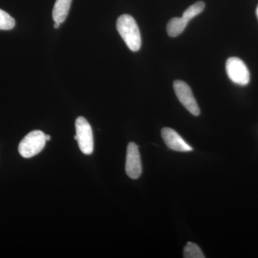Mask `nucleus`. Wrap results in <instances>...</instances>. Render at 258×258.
Masks as SVG:
<instances>
[{"label": "nucleus", "instance_id": "obj_1", "mask_svg": "<svg viewBox=\"0 0 258 258\" xmlns=\"http://www.w3.org/2000/svg\"><path fill=\"white\" fill-rule=\"evenodd\" d=\"M116 28L127 46L137 52L142 46V37L137 22L129 15H122L116 22Z\"/></svg>", "mask_w": 258, "mask_h": 258}, {"label": "nucleus", "instance_id": "obj_2", "mask_svg": "<svg viewBox=\"0 0 258 258\" xmlns=\"http://www.w3.org/2000/svg\"><path fill=\"white\" fill-rule=\"evenodd\" d=\"M46 143L45 134L41 131H32L19 144V152L24 158H31L41 152Z\"/></svg>", "mask_w": 258, "mask_h": 258}, {"label": "nucleus", "instance_id": "obj_3", "mask_svg": "<svg viewBox=\"0 0 258 258\" xmlns=\"http://www.w3.org/2000/svg\"><path fill=\"white\" fill-rule=\"evenodd\" d=\"M226 72L229 79L236 84L246 86L249 82L250 75L249 70L243 61L238 57H232L227 59Z\"/></svg>", "mask_w": 258, "mask_h": 258}, {"label": "nucleus", "instance_id": "obj_4", "mask_svg": "<svg viewBox=\"0 0 258 258\" xmlns=\"http://www.w3.org/2000/svg\"><path fill=\"white\" fill-rule=\"evenodd\" d=\"M76 137L80 149L83 154L89 155L93 151L92 128L84 117L79 116L76 120Z\"/></svg>", "mask_w": 258, "mask_h": 258}, {"label": "nucleus", "instance_id": "obj_5", "mask_svg": "<svg viewBox=\"0 0 258 258\" xmlns=\"http://www.w3.org/2000/svg\"><path fill=\"white\" fill-rule=\"evenodd\" d=\"M176 96L181 102V104L186 108L191 114L198 116L200 114V109L199 108L196 99L194 97L191 88L182 81H175L173 84Z\"/></svg>", "mask_w": 258, "mask_h": 258}, {"label": "nucleus", "instance_id": "obj_6", "mask_svg": "<svg viewBox=\"0 0 258 258\" xmlns=\"http://www.w3.org/2000/svg\"><path fill=\"white\" fill-rule=\"evenodd\" d=\"M125 172L132 179H137L142 173V161L139 147L134 142H130L127 147Z\"/></svg>", "mask_w": 258, "mask_h": 258}, {"label": "nucleus", "instance_id": "obj_7", "mask_svg": "<svg viewBox=\"0 0 258 258\" xmlns=\"http://www.w3.org/2000/svg\"><path fill=\"white\" fill-rule=\"evenodd\" d=\"M161 137L166 145L175 152H189L193 150L192 147L186 143L174 129L168 127L163 128Z\"/></svg>", "mask_w": 258, "mask_h": 258}, {"label": "nucleus", "instance_id": "obj_8", "mask_svg": "<svg viewBox=\"0 0 258 258\" xmlns=\"http://www.w3.org/2000/svg\"><path fill=\"white\" fill-rule=\"evenodd\" d=\"M72 0H56L52 10V18L55 23H62L69 15Z\"/></svg>", "mask_w": 258, "mask_h": 258}, {"label": "nucleus", "instance_id": "obj_9", "mask_svg": "<svg viewBox=\"0 0 258 258\" xmlns=\"http://www.w3.org/2000/svg\"><path fill=\"white\" fill-rule=\"evenodd\" d=\"M188 23L189 22L183 18L182 17L171 19L166 26L168 35L172 37L179 36L184 32Z\"/></svg>", "mask_w": 258, "mask_h": 258}, {"label": "nucleus", "instance_id": "obj_10", "mask_svg": "<svg viewBox=\"0 0 258 258\" xmlns=\"http://www.w3.org/2000/svg\"><path fill=\"white\" fill-rule=\"evenodd\" d=\"M205 8V4L203 2L200 1L198 3H195L191 6H189L184 13H183L182 18L185 20L189 22L191 19L198 16L200 13H203L204 9Z\"/></svg>", "mask_w": 258, "mask_h": 258}, {"label": "nucleus", "instance_id": "obj_11", "mask_svg": "<svg viewBox=\"0 0 258 258\" xmlns=\"http://www.w3.org/2000/svg\"><path fill=\"white\" fill-rule=\"evenodd\" d=\"M184 257L205 258V256L198 244L193 242H187L184 249Z\"/></svg>", "mask_w": 258, "mask_h": 258}, {"label": "nucleus", "instance_id": "obj_12", "mask_svg": "<svg viewBox=\"0 0 258 258\" xmlns=\"http://www.w3.org/2000/svg\"><path fill=\"white\" fill-rule=\"evenodd\" d=\"M15 25L14 18L10 16L4 10L0 9V30H11V29L14 28Z\"/></svg>", "mask_w": 258, "mask_h": 258}, {"label": "nucleus", "instance_id": "obj_13", "mask_svg": "<svg viewBox=\"0 0 258 258\" xmlns=\"http://www.w3.org/2000/svg\"><path fill=\"white\" fill-rule=\"evenodd\" d=\"M60 23H55V25H54V28H58L59 27H60Z\"/></svg>", "mask_w": 258, "mask_h": 258}, {"label": "nucleus", "instance_id": "obj_14", "mask_svg": "<svg viewBox=\"0 0 258 258\" xmlns=\"http://www.w3.org/2000/svg\"><path fill=\"white\" fill-rule=\"evenodd\" d=\"M45 137H46V141H50L51 137L50 135H45Z\"/></svg>", "mask_w": 258, "mask_h": 258}, {"label": "nucleus", "instance_id": "obj_15", "mask_svg": "<svg viewBox=\"0 0 258 258\" xmlns=\"http://www.w3.org/2000/svg\"><path fill=\"white\" fill-rule=\"evenodd\" d=\"M256 15H257V19H258V5H257V10H256Z\"/></svg>", "mask_w": 258, "mask_h": 258}]
</instances>
